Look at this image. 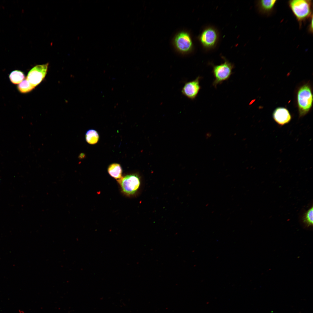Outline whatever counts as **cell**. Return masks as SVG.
<instances>
[{
	"mask_svg": "<svg viewBox=\"0 0 313 313\" xmlns=\"http://www.w3.org/2000/svg\"><path fill=\"white\" fill-rule=\"evenodd\" d=\"M25 78L24 73L20 70H17L12 71L9 75L10 81L14 84H19Z\"/></svg>",
	"mask_w": 313,
	"mask_h": 313,
	"instance_id": "7c38bea8",
	"label": "cell"
},
{
	"mask_svg": "<svg viewBox=\"0 0 313 313\" xmlns=\"http://www.w3.org/2000/svg\"><path fill=\"white\" fill-rule=\"evenodd\" d=\"M277 0H263L257 1L256 6L259 12L261 14L269 16L274 12Z\"/></svg>",
	"mask_w": 313,
	"mask_h": 313,
	"instance_id": "30bf717a",
	"label": "cell"
},
{
	"mask_svg": "<svg viewBox=\"0 0 313 313\" xmlns=\"http://www.w3.org/2000/svg\"><path fill=\"white\" fill-rule=\"evenodd\" d=\"M201 78L198 76L193 80L186 82L181 89L182 94L190 100L194 99L201 89L200 85Z\"/></svg>",
	"mask_w": 313,
	"mask_h": 313,
	"instance_id": "8992f818",
	"label": "cell"
},
{
	"mask_svg": "<svg viewBox=\"0 0 313 313\" xmlns=\"http://www.w3.org/2000/svg\"><path fill=\"white\" fill-rule=\"evenodd\" d=\"M174 44L177 49L183 53L188 52L192 48L191 38L185 32H181L177 34L174 39Z\"/></svg>",
	"mask_w": 313,
	"mask_h": 313,
	"instance_id": "52a82bcc",
	"label": "cell"
},
{
	"mask_svg": "<svg viewBox=\"0 0 313 313\" xmlns=\"http://www.w3.org/2000/svg\"><path fill=\"white\" fill-rule=\"evenodd\" d=\"M310 22L308 28V31L309 33L312 34L313 32V17H312L310 19Z\"/></svg>",
	"mask_w": 313,
	"mask_h": 313,
	"instance_id": "2e32d148",
	"label": "cell"
},
{
	"mask_svg": "<svg viewBox=\"0 0 313 313\" xmlns=\"http://www.w3.org/2000/svg\"><path fill=\"white\" fill-rule=\"evenodd\" d=\"M108 171L111 176L118 180L122 177V170L119 164L113 163L110 164L108 168Z\"/></svg>",
	"mask_w": 313,
	"mask_h": 313,
	"instance_id": "8fae6325",
	"label": "cell"
},
{
	"mask_svg": "<svg viewBox=\"0 0 313 313\" xmlns=\"http://www.w3.org/2000/svg\"><path fill=\"white\" fill-rule=\"evenodd\" d=\"M234 66L227 60L220 65L213 66L212 72L214 77L213 85L216 88L218 84L228 80L232 73Z\"/></svg>",
	"mask_w": 313,
	"mask_h": 313,
	"instance_id": "3957f363",
	"label": "cell"
},
{
	"mask_svg": "<svg viewBox=\"0 0 313 313\" xmlns=\"http://www.w3.org/2000/svg\"><path fill=\"white\" fill-rule=\"evenodd\" d=\"M218 34L212 28H208L202 32L200 37V41L205 48H210L214 46L218 39Z\"/></svg>",
	"mask_w": 313,
	"mask_h": 313,
	"instance_id": "ba28073f",
	"label": "cell"
},
{
	"mask_svg": "<svg viewBox=\"0 0 313 313\" xmlns=\"http://www.w3.org/2000/svg\"><path fill=\"white\" fill-rule=\"evenodd\" d=\"M313 101L310 85L305 84L300 86L297 94V101L300 117L305 116L310 110Z\"/></svg>",
	"mask_w": 313,
	"mask_h": 313,
	"instance_id": "7a4b0ae2",
	"label": "cell"
},
{
	"mask_svg": "<svg viewBox=\"0 0 313 313\" xmlns=\"http://www.w3.org/2000/svg\"><path fill=\"white\" fill-rule=\"evenodd\" d=\"M118 181L123 192L127 196L134 195L140 184L139 176L135 174L126 175Z\"/></svg>",
	"mask_w": 313,
	"mask_h": 313,
	"instance_id": "277c9868",
	"label": "cell"
},
{
	"mask_svg": "<svg viewBox=\"0 0 313 313\" xmlns=\"http://www.w3.org/2000/svg\"><path fill=\"white\" fill-rule=\"evenodd\" d=\"M303 223L307 227L312 226L313 223V208L312 206L303 215L302 218Z\"/></svg>",
	"mask_w": 313,
	"mask_h": 313,
	"instance_id": "9a60e30c",
	"label": "cell"
},
{
	"mask_svg": "<svg viewBox=\"0 0 313 313\" xmlns=\"http://www.w3.org/2000/svg\"><path fill=\"white\" fill-rule=\"evenodd\" d=\"M48 65V63H47L35 66L29 72L26 79L32 85L35 87L45 78Z\"/></svg>",
	"mask_w": 313,
	"mask_h": 313,
	"instance_id": "5b68a950",
	"label": "cell"
},
{
	"mask_svg": "<svg viewBox=\"0 0 313 313\" xmlns=\"http://www.w3.org/2000/svg\"><path fill=\"white\" fill-rule=\"evenodd\" d=\"M99 136L97 132L95 130L91 129L88 130L85 134L86 141L90 144H94L98 141Z\"/></svg>",
	"mask_w": 313,
	"mask_h": 313,
	"instance_id": "4fadbf2b",
	"label": "cell"
},
{
	"mask_svg": "<svg viewBox=\"0 0 313 313\" xmlns=\"http://www.w3.org/2000/svg\"><path fill=\"white\" fill-rule=\"evenodd\" d=\"M35 87L26 79L18 84L17 86V88L20 92L26 93L30 92Z\"/></svg>",
	"mask_w": 313,
	"mask_h": 313,
	"instance_id": "5bb4252c",
	"label": "cell"
},
{
	"mask_svg": "<svg viewBox=\"0 0 313 313\" xmlns=\"http://www.w3.org/2000/svg\"><path fill=\"white\" fill-rule=\"evenodd\" d=\"M273 117L274 121L279 125L283 126L290 122L291 116L286 108L279 107L276 108L273 113Z\"/></svg>",
	"mask_w": 313,
	"mask_h": 313,
	"instance_id": "9c48e42d",
	"label": "cell"
},
{
	"mask_svg": "<svg viewBox=\"0 0 313 313\" xmlns=\"http://www.w3.org/2000/svg\"><path fill=\"white\" fill-rule=\"evenodd\" d=\"M288 6L298 22L300 28L302 24L312 17V2L311 0H291Z\"/></svg>",
	"mask_w": 313,
	"mask_h": 313,
	"instance_id": "6da1fadb",
	"label": "cell"
}]
</instances>
